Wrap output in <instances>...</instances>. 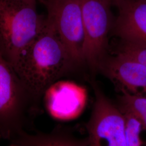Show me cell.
I'll use <instances>...</instances> for the list:
<instances>
[{
	"instance_id": "4",
	"label": "cell",
	"mask_w": 146,
	"mask_h": 146,
	"mask_svg": "<svg viewBox=\"0 0 146 146\" xmlns=\"http://www.w3.org/2000/svg\"><path fill=\"white\" fill-rule=\"evenodd\" d=\"M87 130L88 146H127L125 116L99 88Z\"/></svg>"
},
{
	"instance_id": "5",
	"label": "cell",
	"mask_w": 146,
	"mask_h": 146,
	"mask_svg": "<svg viewBox=\"0 0 146 146\" xmlns=\"http://www.w3.org/2000/svg\"><path fill=\"white\" fill-rule=\"evenodd\" d=\"M52 25L77 64L83 62V19L80 0H41Z\"/></svg>"
},
{
	"instance_id": "7",
	"label": "cell",
	"mask_w": 146,
	"mask_h": 146,
	"mask_svg": "<svg viewBox=\"0 0 146 146\" xmlns=\"http://www.w3.org/2000/svg\"><path fill=\"white\" fill-rule=\"evenodd\" d=\"M42 99L52 117L67 121L75 119L81 114L87 102L88 94L82 86L60 80L47 88Z\"/></svg>"
},
{
	"instance_id": "13",
	"label": "cell",
	"mask_w": 146,
	"mask_h": 146,
	"mask_svg": "<svg viewBox=\"0 0 146 146\" xmlns=\"http://www.w3.org/2000/svg\"><path fill=\"white\" fill-rule=\"evenodd\" d=\"M119 53L136 60L146 66V44L123 42Z\"/></svg>"
},
{
	"instance_id": "6",
	"label": "cell",
	"mask_w": 146,
	"mask_h": 146,
	"mask_svg": "<svg viewBox=\"0 0 146 146\" xmlns=\"http://www.w3.org/2000/svg\"><path fill=\"white\" fill-rule=\"evenodd\" d=\"M84 31L83 62L94 69L104 61L111 23L110 6L102 0H80Z\"/></svg>"
},
{
	"instance_id": "15",
	"label": "cell",
	"mask_w": 146,
	"mask_h": 146,
	"mask_svg": "<svg viewBox=\"0 0 146 146\" xmlns=\"http://www.w3.org/2000/svg\"><path fill=\"white\" fill-rule=\"evenodd\" d=\"M1 138H2V135H1V132H0V139H1Z\"/></svg>"
},
{
	"instance_id": "12",
	"label": "cell",
	"mask_w": 146,
	"mask_h": 146,
	"mask_svg": "<svg viewBox=\"0 0 146 146\" xmlns=\"http://www.w3.org/2000/svg\"><path fill=\"white\" fill-rule=\"evenodd\" d=\"M121 111L125 116L127 146H146V142L142 138L145 128L140 120L128 111Z\"/></svg>"
},
{
	"instance_id": "9",
	"label": "cell",
	"mask_w": 146,
	"mask_h": 146,
	"mask_svg": "<svg viewBox=\"0 0 146 146\" xmlns=\"http://www.w3.org/2000/svg\"><path fill=\"white\" fill-rule=\"evenodd\" d=\"M115 31L123 42L146 44V0H115Z\"/></svg>"
},
{
	"instance_id": "3",
	"label": "cell",
	"mask_w": 146,
	"mask_h": 146,
	"mask_svg": "<svg viewBox=\"0 0 146 146\" xmlns=\"http://www.w3.org/2000/svg\"><path fill=\"white\" fill-rule=\"evenodd\" d=\"M40 107L31 96L15 69L0 52V132L13 142L30 131Z\"/></svg>"
},
{
	"instance_id": "8",
	"label": "cell",
	"mask_w": 146,
	"mask_h": 146,
	"mask_svg": "<svg viewBox=\"0 0 146 146\" xmlns=\"http://www.w3.org/2000/svg\"><path fill=\"white\" fill-rule=\"evenodd\" d=\"M104 74L121 93L146 96V66L119 53L102 62Z\"/></svg>"
},
{
	"instance_id": "11",
	"label": "cell",
	"mask_w": 146,
	"mask_h": 146,
	"mask_svg": "<svg viewBox=\"0 0 146 146\" xmlns=\"http://www.w3.org/2000/svg\"><path fill=\"white\" fill-rule=\"evenodd\" d=\"M119 107L131 112L141 121L146 131V96L122 93L120 97Z\"/></svg>"
},
{
	"instance_id": "17",
	"label": "cell",
	"mask_w": 146,
	"mask_h": 146,
	"mask_svg": "<svg viewBox=\"0 0 146 146\" xmlns=\"http://www.w3.org/2000/svg\"></svg>"
},
{
	"instance_id": "14",
	"label": "cell",
	"mask_w": 146,
	"mask_h": 146,
	"mask_svg": "<svg viewBox=\"0 0 146 146\" xmlns=\"http://www.w3.org/2000/svg\"><path fill=\"white\" fill-rule=\"evenodd\" d=\"M104 3H106L107 5L109 6H111V5L114 4V2H115V0H102Z\"/></svg>"
},
{
	"instance_id": "1",
	"label": "cell",
	"mask_w": 146,
	"mask_h": 146,
	"mask_svg": "<svg viewBox=\"0 0 146 146\" xmlns=\"http://www.w3.org/2000/svg\"><path fill=\"white\" fill-rule=\"evenodd\" d=\"M76 64L46 18L41 33L22 53L13 68L40 106L47 88L70 72Z\"/></svg>"
},
{
	"instance_id": "10",
	"label": "cell",
	"mask_w": 146,
	"mask_h": 146,
	"mask_svg": "<svg viewBox=\"0 0 146 146\" xmlns=\"http://www.w3.org/2000/svg\"><path fill=\"white\" fill-rule=\"evenodd\" d=\"M13 142L20 146H88L87 138L78 140L61 128L48 133L23 132Z\"/></svg>"
},
{
	"instance_id": "2",
	"label": "cell",
	"mask_w": 146,
	"mask_h": 146,
	"mask_svg": "<svg viewBox=\"0 0 146 146\" xmlns=\"http://www.w3.org/2000/svg\"><path fill=\"white\" fill-rule=\"evenodd\" d=\"M36 0H0V52L13 66L41 33L46 17L36 10Z\"/></svg>"
},
{
	"instance_id": "16",
	"label": "cell",
	"mask_w": 146,
	"mask_h": 146,
	"mask_svg": "<svg viewBox=\"0 0 146 146\" xmlns=\"http://www.w3.org/2000/svg\"><path fill=\"white\" fill-rule=\"evenodd\" d=\"M41 1V0H39V1Z\"/></svg>"
}]
</instances>
